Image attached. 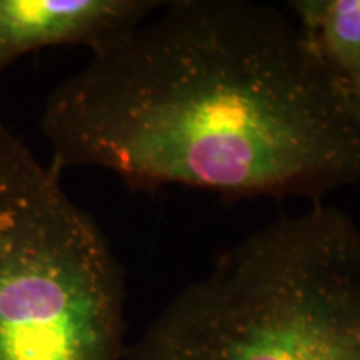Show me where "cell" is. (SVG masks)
I'll return each instance as SVG.
<instances>
[{"instance_id": "6da1fadb", "label": "cell", "mask_w": 360, "mask_h": 360, "mask_svg": "<svg viewBox=\"0 0 360 360\" xmlns=\"http://www.w3.org/2000/svg\"><path fill=\"white\" fill-rule=\"evenodd\" d=\"M52 167L132 191L322 202L360 184V101L294 17L249 0L164 2L49 96Z\"/></svg>"}, {"instance_id": "7a4b0ae2", "label": "cell", "mask_w": 360, "mask_h": 360, "mask_svg": "<svg viewBox=\"0 0 360 360\" xmlns=\"http://www.w3.org/2000/svg\"><path fill=\"white\" fill-rule=\"evenodd\" d=\"M124 360H360V229L315 202L252 232Z\"/></svg>"}, {"instance_id": "3957f363", "label": "cell", "mask_w": 360, "mask_h": 360, "mask_svg": "<svg viewBox=\"0 0 360 360\" xmlns=\"http://www.w3.org/2000/svg\"><path fill=\"white\" fill-rule=\"evenodd\" d=\"M124 339L109 238L0 122V360H124Z\"/></svg>"}, {"instance_id": "277c9868", "label": "cell", "mask_w": 360, "mask_h": 360, "mask_svg": "<svg viewBox=\"0 0 360 360\" xmlns=\"http://www.w3.org/2000/svg\"><path fill=\"white\" fill-rule=\"evenodd\" d=\"M162 0H0V70L57 45L97 51L159 11Z\"/></svg>"}, {"instance_id": "5b68a950", "label": "cell", "mask_w": 360, "mask_h": 360, "mask_svg": "<svg viewBox=\"0 0 360 360\" xmlns=\"http://www.w3.org/2000/svg\"><path fill=\"white\" fill-rule=\"evenodd\" d=\"M290 8L328 69L360 101V0H294Z\"/></svg>"}]
</instances>
